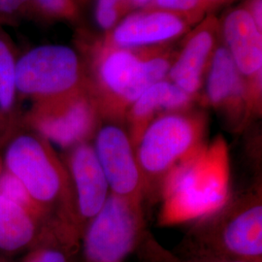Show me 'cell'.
I'll return each mask as SVG.
<instances>
[{"label":"cell","instance_id":"cell-21","mask_svg":"<svg viewBox=\"0 0 262 262\" xmlns=\"http://www.w3.org/2000/svg\"><path fill=\"white\" fill-rule=\"evenodd\" d=\"M34 15L46 19L73 21L79 17L75 0H34Z\"/></svg>","mask_w":262,"mask_h":262},{"label":"cell","instance_id":"cell-26","mask_svg":"<svg viewBox=\"0 0 262 262\" xmlns=\"http://www.w3.org/2000/svg\"><path fill=\"white\" fill-rule=\"evenodd\" d=\"M4 171V165H3V160H2V155H1V150H0V181H1V177Z\"/></svg>","mask_w":262,"mask_h":262},{"label":"cell","instance_id":"cell-7","mask_svg":"<svg viewBox=\"0 0 262 262\" xmlns=\"http://www.w3.org/2000/svg\"><path fill=\"white\" fill-rule=\"evenodd\" d=\"M137 234V219L127 198L108 196L84 233L86 262H122Z\"/></svg>","mask_w":262,"mask_h":262},{"label":"cell","instance_id":"cell-20","mask_svg":"<svg viewBox=\"0 0 262 262\" xmlns=\"http://www.w3.org/2000/svg\"><path fill=\"white\" fill-rule=\"evenodd\" d=\"M144 9L168 11L189 19L196 26L211 11L203 0H151Z\"/></svg>","mask_w":262,"mask_h":262},{"label":"cell","instance_id":"cell-9","mask_svg":"<svg viewBox=\"0 0 262 262\" xmlns=\"http://www.w3.org/2000/svg\"><path fill=\"white\" fill-rule=\"evenodd\" d=\"M185 36L167 79L194 97L206 79L215 51L222 42L221 20L215 15L208 14Z\"/></svg>","mask_w":262,"mask_h":262},{"label":"cell","instance_id":"cell-11","mask_svg":"<svg viewBox=\"0 0 262 262\" xmlns=\"http://www.w3.org/2000/svg\"><path fill=\"white\" fill-rule=\"evenodd\" d=\"M68 176L72 182L76 219L92 221L104 206L109 185L95 155L94 147L86 142L71 148L67 161Z\"/></svg>","mask_w":262,"mask_h":262},{"label":"cell","instance_id":"cell-14","mask_svg":"<svg viewBox=\"0 0 262 262\" xmlns=\"http://www.w3.org/2000/svg\"><path fill=\"white\" fill-rule=\"evenodd\" d=\"M48 225L42 215L0 194V254L11 256L28 252Z\"/></svg>","mask_w":262,"mask_h":262},{"label":"cell","instance_id":"cell-8","mask_svg":"<svg viewBox=\"0 0 262 262\" xmlns=\"http://www.w3.org/2000/svg\"><path fill=\"white\" fill-rule=\"evenodd\" d=\"M222 41L228 50L247 88L250 109L261 96L262 31L241 6L221 20Z\"/></svg>","mask_w":262,"mask_h":262},{"label":"cell","instance_id":"cell-23","mask_svg":"<svg viewBox=\"0 0 262 262\" xmlns=\"http://www.w3.org/2000/svg\"><path fill=\"white\" fill-rule=\"evenodd\" d=\"M241 7L250 15L256 28L262 31V0H245Z\"/></svg>","mask_w":262,"mask_h":262},{"label":"cell","instance_id":"cell-25","mask_svg":"<svg viewBox=\"0 0 262 262\" xmlns=\"http://www.w3.org/2000/svg\"><path fill=\"white\" fill-rule=\"evenodd\" d=\"M206 3L207 6L209 7V9L212 10L219 5H222L224 3H226L228 0H203Z\"/></svg>","mask_w":262,"mask_h":262},{"label":"cell","instance_id":"cell-12","mask_svg":"<svg viewBox=\"0 0 262 262\" xmlns=\"http://www.w3.org/2000/svg\"><path fill=\"white\" fill-rule=\"evenodd\" d=\"M94 149L113 194L131 196L140 185V171L126 133L115 125L104 126Z\"/></svg>","mask_w":262,"mask_h":262},{"label":"cell","instance_id":"cell-15","mask_svg":"<svg viewBox=\"0 0 262 262\" xmlns=\"http://www.w3.org/2000/svg\"><path fill=\"white\" fill-rule=\"evenodd\" d=\"M17 49L9 34L0 26V144L3 145L21 125L16 81Z\"/></svg>","mask_w":262,"mask_h":262},{"label":"cell","instance_id":"cell-3","mask_svg":"<svg viewBox=\"0 0 262 262\" xmlns=\"http://www.w3.org/2000/svg\"><path fill=\"white\" fill-rule=\"evenodd\" d=\"M228 195V162L225 142L193 150L176 166L166 182L163 220L181 223L211 215Z\"/></svg>","mask_w":262,"mask_h":262},{"label":"cell","instance_id":"cell-5","mask_svg":"<svg viewBox=\"0 0 262 262\" xmlns=\"http://www.w3.org/2000/svg\"><path fill=\"white\" fill-rule=\"evenodd\" d=\"M99 108L89 86L61 97L32 103L23 113L21 125L50 143L71 149L94 132Z\"/></svg>","mask_w":262,"mask_h":262},{"label":"cell","instance_id":"cell-2","mask_svg":"<svg viewBox=\"0 0 262 262\" xmlns=\"http://www.w3.org/2000/svg\"><path fill=\"white\" fill-rule=\"evenodd\" d=\"M1 155L4 169L19 181L47 217L56 212L62 224L72 226L70 180L51 143L20 125L3 145Z\"/></svg>","mask_w":262,"mask_h":262},{"label":"cell","instance_id":"cell-29","mask_svg":"<svg viewBox=\"0 0 262 262\" xmlns=\"http://www.w3.org/2000/svg\"><path fill=\"white\" fill-rule=\"evenodd\" d=\"M230 262H242V261H230Z\"/></svg>","mask_w":262,"mask_h":262},{"label":"cell","instance_id":"cell-17","mask_svg":"<svg viewBox=\"0 0 262 262\" xmlns=\"http://www.w3.org/2000/svg\"><path fill=\"white\" fill-rule=\"evenodd\" d=\"M226 247L244 256H258L262 253V207L248 209L227 225L225 231Z\"/></svg>","mask_w":262,"mask_h":262},{"label":"cell","instance_id":"cell-10","mask_svg":"<svg viewBox=\"0 0 262 262\" xmlns=\"http://www.w3.org/2000/svg\"><path fill=\"white\" fill-rule=\"evenodd\" d=\"M194 26L189 19L172 12L140 9L127 15L101 37L119 47H156L172 44Z\"/></svg>","mask_w":262,"mask_h":262},{"label":"cell","instance_id":"cell-22","mask_svg":"<svg viewBox=\"0 0 262 262\" xmlns=\"http://www.w3.org/2000/svg\"><path fill=\"white\" fill-rule=\"evenodd\" d=\"M34 15V0H0V26L16 25Z\"/></svg>","mask_w":262,"mask_h":262},{"label":"cell","instance_id":"cell-1","mask_svg":"<svg viewBox=\"0 0 262 262\" xmlns=\"http://www.w3.org/2000/svg\"><path fill=\"white\" fill-rule=\"evenodd\" d=\"M84 61L88 86L99 111L122 113L152 84L167 79L178 51L172 44L156 47L124 48L101 36L77 38Z\"/></svg>","mask_w":262,"mask_h":262},{"label":"cell","instance_id":"cell-27","mask_svg":"<svg viewBox=\"0 0 262 262\" xmlns=\"http://www.w3.org/2000/svg\"><path fill=\"white\" fill-rule=\"evenodd\" d=\"M0 262H13L11 259L8 258V256H5V255H2L0 254Z\"/></svg>","mask_w":262,"mask_h":262},{"label":"cell","instance_id":"cell-6","mask_svg":"<svg viewBox=\"0 0 262 262\" xmlns=\"http://www.w3.org/2000/svg\"><path fill=\"white\" fill-rule=\"evenodd\" d=\"M203 127L197 115L168 113L147 125L142 132L138 150L141 167L160 174L193 151Z\"/></svg>","mask_w":262,"mask_h":262},{"label":"cell","instance_id":"cell-24","mask_svg":"<svg viewBox=\"0 0 262 262\" xmlns=\"http://www.w3.org/2000/svg\"><path fill=\"white\" fill-rule=\"evenodd\" d=\"M134 9H144L149 6L151 0H130Z\"/></svg>","mask_w":262,"mask_h":262},{"label":"cell","instance_id":"cell-13","mask_svg":"<svg viewBox=\"0 0 262 262\" xmlns=\"http://www.w3.org/2000/svg\"><path fill=\"white\" fill-rule=\"evenodd\" d=\"M206 94L212 106L228 114L250 108L246 84L223 41L207 73Z\"/></svg>","mask_w":262,"mask_h":262},{"label":"cell","instance_id":"cell-18","mask_svg":"<svg viewBox=\"0 0 262 262\" xmlns=\"http://www.w3.org/2000/svg\"><path fill=\"white\" fill-rule=\"evenodd\" d=\"M75 230L66 225H48L44 233L21 262H69L68 247Z\"/></svg>","mask_w":262,"mask_h":262},{"label":"cell","instance_id":"cell-28","mask_svg":"<svg viewBox=\"0 0 262 262\" xmlns=\"http://www.w3.org/2000/svg\"><path fill=\"white\" fill-rule=\"evenodd\" d=\"M1 149H2V146H1V144H0V150H1Z\"/></svg>","mask_w":262,"mask_h":262},{"label":"cell","instance_id":"cell-4","mask_svg":"<svg viewBox=\"0 0 262 262\" xmlns=\"http://www.w3.org/2000/svg\"><path fill=\"white\" fill-rule=\"evenodd\" d=\"M16 81L19 100L37 103L88 86L84 61L64 45H42L18 56Z\"/></svg>","mask_w":262,"mask_h":262},{"label":"cell","instance_id":"cell-19","mask_svg":"<svg viewBox=\"0 0 262 262\" xmlns=\"http://www.w3.org/2000/svg\"><path fill=\"white\" fill-rule=\"evenodd\" d=\"M134 10L130 0H97L94 16L98 27L107 32Z\"/></svg>","mask_w":262,"mask_h":262},{"label":"cell","instance_id":"cell-16","mask_svg":"<svg viewBox=\"0 0 262 262\" xmlns=\"http://www.w3.org/2000/svg\"><path fill=\"white\" fill-rule=\"evenodd\" d=\"M193 97L164 79L152 84L129 107V119L134 127L144 130L150 120L162 111H179L188 107Z\"/></svg>","mask_w":262,"mask_h":262}]
</instances>
